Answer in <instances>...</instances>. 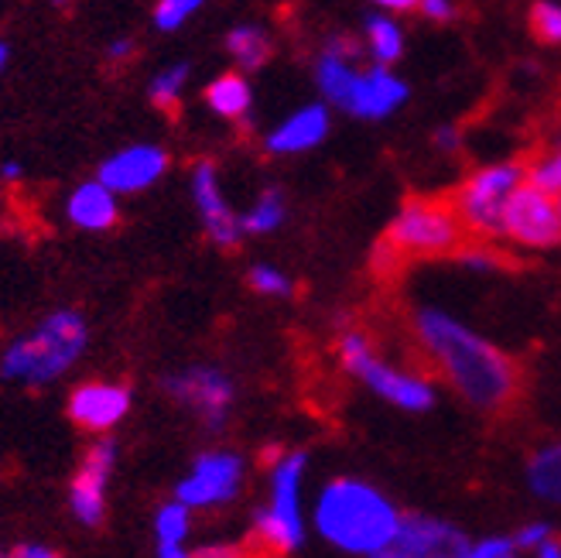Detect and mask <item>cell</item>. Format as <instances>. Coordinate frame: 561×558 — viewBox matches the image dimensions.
<instances>
[{
    "instance_id": "1",
    "label": "cell",
    "mask_w": 561,
    "mask_h": 558,
    "mask_svg": "<svg viewBox=\"0 0 561 558\" xmlns=\"http://www.w3.org/2000/svg\"><path fill=\"white\" fill-rule=\"evenodd\" d=\"M414 332L421 346L432 353L438 371L453 380V387L469 405L483 411H500L514 401L520 387L514 360L483 337H476L469 326L438 309H421L414 316Z\"/></svg>"
},
{
    "instance_id": "2",
    "label": "cell",
    "mask_w": 561,
    "mask_h": 558,
    "mask_svg": "<svg viewBox=\"0 0 561 558\" xmlns=\"http://www.w3.org/2000/svg\"><path fill=\"white\" fill-rule=\"evenodd\" d=\"M319 535L350 555H390L401 514L394 504L359 480H332L316 504Z\"/></svg>"
},
{
    "instance_id": "3",
    "label": "cell",
    "mask_w": 561,
    "mask_h": 558,
    "mask_svg": "<svg viewBox=\"0 0 561 558\" xmlns=\"http://www.w3.org/2000/svg\"><path fill=\"white\" fill-rule=\"evenodd\" d=\"M90 346V326L76 309H59L45 316L35 329H27L18 337L4 356H0V377L27 384V387H45L62 380Z\"/></svg>"
},
{
    "instance_id": "4",
    "label": "cell",
    "mask_w": 561,
    "mask_h": 558,
    "mask_svg": "<svg viewBox=\"0 0 561 558\" xmlns=\"http://www.w3.org/2000/svg\"><path fill=\"white\" fill-rule=\"evenodd\" d=\"M466 243V223L456 203L411 200L401 206L387 230V250L401 258H442L456 254Z\"/></svg>"
},
{
    "instance_id": "5",
    "label": "cell",
    "mask_w": 561,
    "mask_h": 558,
    "mask_svg": "<svg viewBox=\"0 0 561 558\" xmlns=\"http://www.w3.org/2000/svg\"><path fill=\"white\" fill-rule=\"evenodd\" d=\"M301 477H305V453H285L271 469V504L257 511V524H254V535L267 551L288 555L305 542Z\"/></svg>"
},
{
    "instance_id": "6",
    "label": "cell",
    "mask_w": 561,
    "mask_h": 558,
    "mask_svg": "<svg viewBox=\"0 0 561 558\" xmlns=\"http://www.w3.org/2000/svg\"><path fill=\"white\" fill-rule=\"evenodd\" d=\"M340 356H343V367L356 380L367 384L374 395H380L383 401L398 405L404 411H425V408L435 405V390H432L428 380L387 367L383 360L374 353V346L359 337V332H350V337L340 343Z\"/></svg>"
},
{
    "instance_id": "7",
    "label": "cell",
    "mask_w": 561,
    "mask_h": 558,
    "mask_svg": "<svg viewBox=\"0 0 561 558\" xmlns=\"http://www.w3.org/2000/svg\"><path fill=\"white\" fill-rule=\"evenodd\" d=\"M520 179H524V169L517 161L490 164V169H480L476 175H469L453 200L466 223V230L476 237H500L503 209H507V200L520 185Z\"/></svg>"
},
{
    "instance_id": "8",
    "label": "cell",
    "mask_w": 561,
    "mask_h": 558,
    "mask_svg": "<svg viewBox=\"0 0 561 558\" xmlns=\"http://www.w3.org/2000/svg\"><path fill=\"white\" fill-rule=\"evenodd\" d=\"M503 234L524 247L561 243V206L558 195L538 185H517L503 209Z\"/></svg>"
},
{
    "instance_id": "9",
    "label": "cell",
    "mask_w": 561,
    "mask_h": 558,
    "mask_svg": "<svg viewBox=\"0 0 561 558\" xmlns=\"http://www.w3.org/2000/svg\"><path fill=\"white\" fill-rule=\"evenodd\" d=\"M117 442L100 439L90 445L76 469L69 487V511L82 527H100L106 517V487L117 469Z\"/></svg>"
},
{
    "instance_id": "10",
    "label": "cell",
    "mask_w": 561,
    "mask_h": 558,
    "mask_svg": "<svg viewBox=\"0 0 561 558\" xmlns=\"http://www.w3.org/2000/svg\"><path fill=\"white\" fill-rule=\"evenodd\" d=\"M164 390L168 398H175L179 405L192 408L203 418L206 429L219 432L227 425V414L233 405V380L216 371V367H188L179 374L164 377Z\"/></svg>"
},
{
    "instance_id": "11",
    "label": "cell",
    "mask_w": 561,
    "mask_h": 558,
    "mask_svg": "<svg viewBox=\"0 0 561 558\" xmlns=\"http://www.w3.org/2000/svg\"><path fill=\"white\" fill-rule=\"evenodd\" d=\"M243 483V463L233 453H206L192 463L188 477L175 487V497L192 511L230 504Z\"/></svg>"
},
{
    "instance_id": "12",
    "label": "cell",
    "mask_w": 561,
    "mask_h": 558,
    "mask_svg": "<svg viewBox=\"0 0 561 558\" xmlns=\"http://www.w3.org/2000/svg\"><path fill=\"white\" fill-rule=\"evenodd\" d=\"M192 200L199 209V219L216 247H237L243 237V223L227 203V192L219 185V172L213 161H199L192 169Z\"/></svg>"
},
{
    "instance_id": "13",
    "label": "cell",
    "mask_w": 561,
    "mask_h": 558,
    "mask_svg": "<svg viewBox=\"0 0 561 558\" xmlns=\"http://www.w3.org/2000/svg\"><path fill=\"white\" fill-rule=\"evenodd\" d=\"M168 172V151L158 145H130L110 155L100 164V182H106L117 195H134L151 189Z\"/></svg>"
},
{
    "instance_id": "14",
    "label": "cell",
    "mask_w": 561,
    "mask_h": 558,
    "mask_svg": "<svg viewBox=\"0 0 561 558\" xmlns=\"http://www.w3.org/2000/svg\"><path fill=\"white\" fill-rule=\"evenodd\" d=\"M130 414V390L124 384L93 380L72 390L69 418L87 432H110Z\"/></svg>"
},
{
    "instance_id": "15",
    "label": "cell",
    "mask_w": 561,
    "mask_h": 558,
    "mask_svg": "<svg viewBox=\"0 0 561 558\" xmlns=\"http://www.w3.org/2000/svg\"><path fill=\"white\" fill-rule=\"evenodd\" d=\"M469 542L453 524L435 517H401L398 538L390 545V555L398 558H438V555H466Z\"/></svg>"
},
{
    "instance_id": "16",
    "label": "cell",
    "mask_w": 561,
    "mask_h": 558,
    "mask_svg": "<svg viewBox=\"0 0 561 558\" xmlns=\"http://www.w3.org/2000/svg\"><path fill=\"white\" fill-rule=\"evenodd\" d=\"M66 219L82 234H103L114 230L121 219V195L110 189L106 182L93 179L82 182L69 192L66 200Z\"/></svg>"
},
{
    "instance_id": "17",
    "label": "cell",
    "mask_w": 561,
    "mask_h": 558,
    "mask_svg": "<svg viewBox=\"0 0 561 558\" xmlns=\"http://www.w3.org/2000/svg\"><path fill=\"white\" fill-rule=\"evenodd\" d=\"M404 100H408L404 82L398 76H390L383 66H377V69H367V72H356L346 110L356 117H374L377 121V117H387L390 110H398Z\"/></svg>"
},
{
    "instance_id": "18",
    "label": "cell",
    "mask_w": 561,
    "mask_h": 558,
    "mask_svg": "<svg viewBox=\"0 0 561 558\" xmlns=\"http://www.w3.org/2000/svg\"><path fill=\"white\" fill-rule=\"evenodd\" d=\"M325 134H329V114H325V106H319V103L301 106L298 114H291L288 121H280L267 134V151L271 155H301L308 148L322 145Z\"/></svg>"
},
{
    "instance_id": "19",
    "label": "cell",
    "mask_w": 561,
    "mask_h": 558,
    "mask_svg": "<svg viewBox=\"0 0 561 558\" xmlns=\"http://www.w3.org/2000/svg\"><path fill=\"white\" fill-rule=\"evenodd\" d=\"M188 532H192V508L182 504V500L175 497L172 504H164L154 514V551L161 558H182V555H188L185 551Z\"/></svg>"
},
{
    "instance_id": "20",
    "label": "cell",
    "mask_w": 561,
    "mask_h": 558,
    "mask_svg": "<svg viewBox=\"0 0 561 558\" xmlns=\"http://www.w3.org/2000/svg\"><path fill=\"white\" fill-rule=\"evenodd\" d=\"M206 103L213 114L227 117V121H240V117H247L250 103H254V93H250V82L240 72H227L209 82Z\"/></svg>"
},
{
    "instance_id": "21",
    "label": "cell",
    "mask_w": 561,
    "mask_h": 558,
    "mask_svg": "<svg viewBox=\"0 0 561 558\" xmlns=\"http://www.w3.org/2000/svg\"><path fill=\"white\" fill-rule=\"evenodd\" d=\"M356 72L350 59H343V55H335V52H325L322 59H319V69H316V79H319V90L325 93L329 103L335 106H343L350 103V93H353V82H356Z\"/></svg>"
},
{
    "instance_id": "22",
    "label": "cell",
    "mask_w": 561,
    "mask_h": 558,
    "mask_svg": "<svg viewBox=\"0 0 561 558\" xmlns=\"http://www.w3.org/2000/svg\"><path fill=\"white\" fill-rule=\"evenodd\" d=\"M227 52L240 69H261L271 59V38L254 24H240L227 35Z\"/></svg>"
},
{
    "instance_id": "23",
    "label": "cell",
    "mask_w": 561,
    "mask_h": 558,
    "mask_svg": "<svg viewBox=\"0 0 561 558\" xmlns=\"http://www.w3.org/2000/svg\"><path fill=\"white\" fill-rule=\"evenodd\" d=\"M527 480H530V490H535L538 497L561 504V442L548 445V449H541L535 459H530Z\"/></svg>"
},
{
    "instance_id": "24",
    "label": "cell",
    "mask_w": 561,
    "mask_h": 558,
    "mask_svg": "<svg viewBox=\"0 0 561 558\" xmlns=\"http://www.w3.org/2000/svg\"><path fill=\"white\" fill-rule=\"evenodd\" d=\"M240 223L243 234H274L285 223V200H280V192L277 189L261 192V200L240 216Z\"/></svg>"
},
{
    "instance_id": "25",
    "label": "cell",
    "mask_w": 561,
    "mask_h": 558,
    "mask_svg": "<svg viewBox=\"0 0 561 558\" xmlns=\"http://www.w3.org/2000/svg\"><path fill=\"white\" fill-rule=\"evenodd\" d=\"M367 42H370V52L380 66H390L394 59H401V52H404L401 27L390 18H380V14L367 21Z\"/></svg>"
},
{
    "instance_id": "26",
    "label": "cell",
    "mask_w": 561,
    "mask_h": 558,
    "mask_svg": "<svg viewBox=\"0 0 561 558\" xmlns=\"http://www.w3.org/2000/svg\"><path fill=\"white\" fill-rule=\"evenodd\" d=\"M185 87H188V66L175 62V66H164L161 72H154L151 87H148V96H151L154 106L172 110V106H179Z\"/></svg>"
},
{
    "instance_id": "27",
    "label": "cell",
    "mask_w": 561,
    "mask_h": 558,
    "mask_svg": "<svg viewBox=\"0 0 561 558\" xmlns=\"http://www.w3.org/2000/svg\"><path fill=\"white\" fill-rule=\"evenodd\" d=\"M527 182L530 185H538L551 195H561V145L548 155H538V158H530V164L524 169Z\"/></svg>"
},
{
    "instance_id": "28",
    "label": "cell",
    "mask_w": 561,
    "mask_h": 558,
    "mask_svg": "<svg viewBox=\"0 0 561 558\" xmlns=\"http://www.w3.org/2000/svg\"><path fill=\"white\" fill-rule=\"evenodd\" d=\"M206 0H158L154 8V27L158 32H179V27L199 11Z\"/></svg>"
},
{
    "instance_id": "29",
    "label": "cell",
    "mask_w": 561,
    "mask_h": 558,
    "mask_svg": "<svg viewBox=\"0 0 561 558\" xmlns=\"http://www.w3.org/2000/svg\"><path fill=\"white\" fill-rule=\"evenodd\" d=\"M530 32L548 45H558L561 42V4H551V0L535 4V11H530Z\"/></svg>"
},
{
    "instance_id": "30",
    "label": "cell",
    "mask_w": 561,
    "mask_h": 558,
    "mask_svg": "<svg viewBox=\"0 0 561 558\" xmlns=\"http://www.w3.org/2000/svg\"><path fill=\"white\" fill-rule=\"evenodd\" d=\"M250 288H254L257 295H267V298H280V295H288L291 292V277L285 271H277L271 264H257V267H250Z\"/></svg>"
},
{
    "instance_id": "31",
    "label": "cell",
    "mask_w": 561,
    "mask_h": 558,
    "mask_svg": "<svg viewBox=\"0 0 561 558\" xmlns=\"http://www.w3.org/2000/svg\"><path fill=\"white\" fill-rule=\"evenodd\" d=\"M514 548H517V542L514 538H486V542H476V545H469V558H511L514 555Z\"/></svg>"
},
{
    "instance_id": "32",
    "label": "cell",
    "mask_w": 561,
    "mask_h": 558,
    "mask_svg": "<svg viewBox=\"0 0 561 558\" xmlns=\"http://www.w3.org/2000/svg\"><path fill=\"white\" fill-rule=\"evenodd\" d=\"M545 538H551V524H527V527H520L514 542H517V548H535L538 551V545Z\"/></svg>"
},
{
    "instance_id": "33",
    "label": "cell",
    "mask_w": 561,
    "mask_h": 558,
    "mask_svg": "<svg viewBox=\"0 0 561 558\" xmlns=\"http://www.w3.org/2000/svg\"><path fill=\"white\" fill-rule=\"evenodd\" d=\"M137 55V42L134 38H114L106 45V59L110 62H127V59H134Z\"/></svg>"
},
{
    "instance_id": "34",
    "label": "cell",
    "mask_w": 561,
    "mask_h": 558,
    "mask_svg": "<svg viewBox=\"0 0 561 558\" xmlns=\"http://www.w3.org/2000/svg\"><path fill=\"white\" fill-rule=\"evenodd\" d=\"M417 8L425 11V18H432V21H453L456 18V8L448 4V0H421Z\"/></svg>"
},
{
    "instance_id": "35",
    "label": "cell",
    "mask_w": 561,
    "mask_h": 558,
    "mask_svg": "<svg viewBox=\"0 0 561 558\" xmlns=\"http://www.w3.org/2000/svg\"><path fill=\"white\" fill-rule=\"evenodd\" d=\"M462 261L472 267V271H490V267H496V258L490 254V250H480V247H472V250H466L462 254Z\"/></svg>"
},
{
    "instance_id": "36",
    "label": "cell",
    "mask_w": 561,
    "mask_h": 558,
    "mask_svg": "<svg viewBox=\"0 0 561 558\" xmlns=\"http://www.w3.org/2000/svg\"><path fill=\"white\" fill-rule=\"evenodd\" d=\"M14 555L18 558H55L59 551H55L51 545H42V542H24V545L14 548Z\"/></svg>"
},
{
    "instance_id": "37",
    "label": "cell",
    "mask_w": 561,
    "mask_h": 558,
    "mask_svg": "<svg viewBox=\"0 0 561 558\" xmlns=\"http://www.w3.org/2000/svg\"><path fill=\"white\" fill-rule=\"evenodd\" d=\"M0 179H4V182H21L24 179L21 161H4V164H0Z\"/></svg>"
},
{
    "instance_id": "38",
    "label": "cell",
    "mask_w": 561,
    "mask_h": 558,
    "mask_svg": "<svg viewBox=\"0 0 561 558\" xmlns=\"http://www.w3.org/2000/svg\"><path fill=\"white\" fill-rule=\"evenodd\" d=\"M538 555H541V558H561V542H558V538H545V542L538 545Z\"/></svg>"
},
{
    "instance_id": "39",
    "label": "cell",
    "mask_w": 561,
    "mask_h": 558,
    "mask_svg": "<svg viewBox=\"0 0 561 558\" xmlns=\"http://www.w3.org/2000/svg\"><path fill=\"white\" fill-rule=\"evenodd\" d=\"M380 8H387V11H411V8H417L421 0H377Z\"/></svg>"
},
{
    "instance_id": "40",
    "label": "cell",
    "mask_w": 561,
    "mask_h": 558,
    "mask_svg": "<svg viewBox=\"0 0 561 558\" xmlns=\"http://www.w3.org/2000/svg\"><path fill=\"white\" fill-rule=\"evenodd\" d=\"M438 148H456V130H438Z\"/></svg>"
},
{
    "instance_id": "41",
    "label": "cell",
    "mask_w": 561,
    "mask_h": 558,
    "mask_svg": "<svg viewBox=\"0 0 561 558\" xmlns=\"http://www.w3.org/2000/svg\"><path fill=\"white\" fill-rule=\"evenodd\" d=\"M8 59H11V48H8L4 42H0V72L8 69Z\"/></svg>"
},
{
    "instance_id": "42",
    "label": "cell",
    "mask_w": 561,
    "mask_h": 558,
    "mask_svg": "<svg viewBox=\"0 0 561 558\" xmlns=\"http://www.w3.org/2000/svg\"><path fill=\"white\" fill-rule=\"evenodd\" d=\"M51 4H72V0H51Z\"/></svg>"
},
{
    "instance_id": "43",
    "label": "cell",
    "mask_w": 561,
    "mask_h": 558,
    "mask_svg": "<svg viewBox=\"0 0 561 558\" xmlns=\"http://www.w3.org/2000/svg\"><path fill=\"white\" fill-rule=\"evenodd\" d=\"M558 206H561V195H558Z\"/></svg>"
}]
</instances>
